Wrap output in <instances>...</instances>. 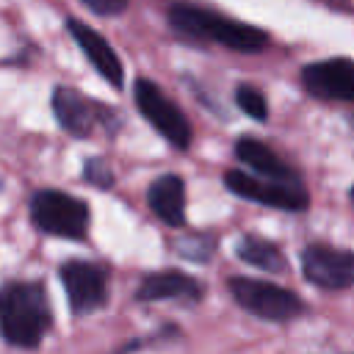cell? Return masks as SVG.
<instances>
[{"mask_svg":"<svg viewBox=\"0 0 354 354\" xmlns=\"http://www.w3.org/2000/svg\"><path fill=\"white\" fill-rule=\"evenodd\" d=\"M169 25L185 39L221 44L235 53H260L268 47V33L263 28H254L241 19H230L213 8L188 0H177L169 6Z\"/></svg>","mask_w":354,"mask_h":354,"instance_id":"6da1fadb","label":"cell"},{"mask_svg":"<svg viewBox=\"0 0 354 354\" xmlns=\"http://www.w3.org/2000/svg\"><path fill=\"white\" fill-rule=\"evenodd\" d=\"M53 313L41 282H8L0 288V335L8 346L36 348L50 332Z\"/></svg>","mask_w":354,"mask_h":354,"instance_id":"7a4b0ae2","label":"cell"},{"mask_svg":"<svg viewBox=\"0 0 354 354\" xmlns=\"http://www.w3.org/2000/svg\"><path fill=\"white\" fill-rule=\"evenodd\" d=\"M30 221L47 235L83 241L88 232V205L72 194L41 188L30 196Z\"/></svg>","mask_w":354,"mask_h":354,"instance_id":"3957f363","label":"cell"},{"mask_svg":"<svg viewBox=\"0 0 354 354\" xmlns=\"http://www.w3.org/2000/svg\"><path fill=\"white\" fill-rule=\"evenodd\" d=\"M227 288H230L232 299L246 313L266 318V321L285 324L304 310L301 299L277 282H266V279H254V277H230Z\"/></svg>","mask_w":354,"mask_h":354,"instance_id":"277c9868","label":"cell"},{"mask_svg":"<svg viewBox=\"0 0 354 354\" xmlns=\"http://www.w3.org/2000/svg\"><path fill=\"white\" fill-rule=\"evenodd\" d=\"M133 97L136 105L141 111V116H147V122L177 149H188L191 147V124L185 119V113L149 80V77H138L133 86Z\"/></svg>","mask_w":354,"mask_h":354,"instance_id":"5b68a950","label":"cell"},{"mask_svg":"<svg viewBox=\"0 0 354 354\" xmlns=\"http://www.w3.org/2000/svg\"><path fill=\"white\" fill-rule=\"evenodd\" d=\"M301 271L324 290L354 288V252L329 243H310L301 254Z\"/></svg>","mask_w":354,"mask_h":354,"instance_id":"8992f818","label":"cell"},{"mask_svg":"<svg viewBox=\"0 0 354 354\" xmlns=\"http://www.w3.org/2000/svg\"><path fill=\"white\" fill-rule=\"evenodd\" d=\"M224 185L249 202L257 205H268V207H279V210H304L307 207V194L301 185H285V183H274L257 174H246L241 169H230L224 174Z\"/></svg>","mask_w":354,"mask_h":354,"instance_id":"52a82bcc","label":"cell"},{"mask_svg":"<svg viewBox=\"0 0 354 354\" xmlns=\"http://www.w3.org/2000/svg\"><path fill=\"white\" fill-rule=\"evenodd\" d=\"M61 282H64L69 307L77 315H88V313L100 310L108 299V274L97 263H86V260L64 263Z\"/></svg>","mask_w":354,"mask_h":354,"instance_id":"ba28073f","label":"cell"},{"mask_svg":"<svg viewBox=\"0 0 354 354\" xmlns=\"http://www.w3.org/2000/svg\"><path fill=\"white\" fill-rule=\"evenodd\" d=\"M301 83L318 100L354 102V61L337 55V58L307 64L301 69Z\"/></svg>","mask_w":354,"mask_h":354,"instance_id":"9c48e42d","label":"cell"},{"mask_svg":"<svg viewBox=\"0 0 354 354\" xmlns=\"http://www.w3.org/2000/svg\"><path fill=\"white\" fill-rule=\"evenodd\" d=\"M53 111H55L61 127L77 138H88L102 124V119L111 116L108 108L97 105L94 100H88L86 94H80L77 88H69V86L53 88Z\"/></svg>","mask_w":354,"mask_h":354,"instance_id":"30bf717a","label":"cell"},{"mask_svg":"<svg viewBox=\"0 0 354 354\" xmlns=\"http://www.w3.org/2000/svg\"><path fill=\"white\" fill-rule=\"evenodd\" d=\"M66 28H69L75 44H77V47L86 53V58L91 61V66H94L113 88H122V83H124V66H122L119 55L113 53V47H111L94 28H88V25L80 22V19H69Z\"/></svg>","mask_w":354,"mask_h":354,"instance_id":"8fae6325","label":"cell"},{"mask_svg":"<svg viewBox=\"0 0 354 354\" xmlns=\"http://www.w3.org/2000/svg\"><path fill=\"white\" fill-rule=\"evenodd\" d=\"M235 158L243 166H249L257 177H266V180H274V183H285V185H301L299 183V174L268 144H263L260 138H249V136L238 138Z\"/></svg>","mask_w":354,"mask_h":354,"instance_id":"7c38bea8","label":"cell"},{"mask_svg":"<svg viewBox=\"0 0 354 354\" xmlns=\"http://www.w3.org/2000/svg\"><path fill=\"white\" fill-rule=\"evenodd\" d=\"M202 296V285L183 274V271H152L141 279L136 299L138 301H166V299H185V301H199Z\"/></svg>","mask_w":354,"mask_h":354,"instance_id":"4fadbf2b","label":"cell"},{"mask_svg":"<svg viewBox=\"0 0 354 354\" xmlns=\"http://www.w3.org/2000/svg\"><path fill=\"white\" fill-rule=\"evenodd\" d=\"M147 202H149L152 213L166 227L185 224V183H183V177H177V174L158 177L147 191Z\"/></svg>","mask_w":354,"mask_h":354,"instance_id":"5bb4252c","label":"cell"},{"mask_svg":"<svg viewBox=\"0 0 354 354\" xmlns=\"http://www.w3.org/2000/svg\"><path fill=\"white\" fill-rule=\"evenodd\" d=\"M238 257L243 263H249L260 271H271V274L288 268V260H285L282 249L277 243L266 241V238H257V235H246V238L238 241Z\"/></svg>","mask_w":354,"mask_h":354,"instance_id":"9a60e30c","label":"cell"},{"mask_svg":"<svg viewBox=\"0 0 354 354\" xmlns=\"http://www.w3.org/2000/svg\"><path fill=\"white\" fill-rule=\"evenodd\" d=\"M235 102H238V108H241L246 116H252L254 122H266V119H268V105H266V97H263L260 88H254V86H249V83H241V86L235 88Z\"/></svg>","mask_w":354,"mask_h":354,"instance_id":"2e32d148","label":"cell"},{"mask_svg":"<svg viewBox=\"0 0 354 354\" xmlns=\"http://www.w3.org/2000/svg\"><path fill=\"white\" fill-rule=\"evenodd\" d=\"M177 249H180V254H183V257L205 263V260L210 257V252H213V241H210L207 235H188L185 241H180V243H177Z\"/></svg>","mask_w":354,"mask_h":354,"instance_id":"e0dca14e","label":"cell"},{"mask_svg":"<svg viewBox=\"0 0 354 354\" xmlns=\"http://www.w3.org/2000/svg\"><path fill=\"white\" fill-rule=\"evenodd\" d=\"M83 180L91 183V185H97V188H102V191L113 185L111 169H108L102 160H97V158H88V160H86V166H83Z\"/></svg>","mask_w":354,"mask_h":354,"instance_id":"ac0fdd59","label":"cell"},{"mask_svg":"<svg viewBox=\"0 0 354 354\" xmlns=\"http://www.w3.org/2000/svg\"><path fill=\"white\" fill-rule=\"evenodd\" d=\"M83 6H88L94 14H102V17H113V14H122L127 8V0H80Z\"/></svg>","mask_w":354,"mask_h":354,"instance_id":"d6986e66","label":"cell"},{"mask_svg":"<svg viewBox=\"0 0 354 354\" xmlns=\"http://www.w3.org/2000/svg\"><path fill=\"white\" fill-rule=\"evenodd\" d=\"M321 3H329V6H340L343 0H321Z\"/></svg>","mask_w":354,"mask_h":354,"instance_id":"ffe728a7","label":"cell"},{"mask_svg":"<svg viewBox=\"0 0 354 354\" xmlns=\"http://www.w3.org/2000/svg\"><path fill=\"white\" fill-rule=\"evenodd\" d=\"M351 202H354V185H351Z\"/></svg>","mask_w":354,"mask_h":354,"instance_id":"44dd1931","label":"cell"}]
</instances>
